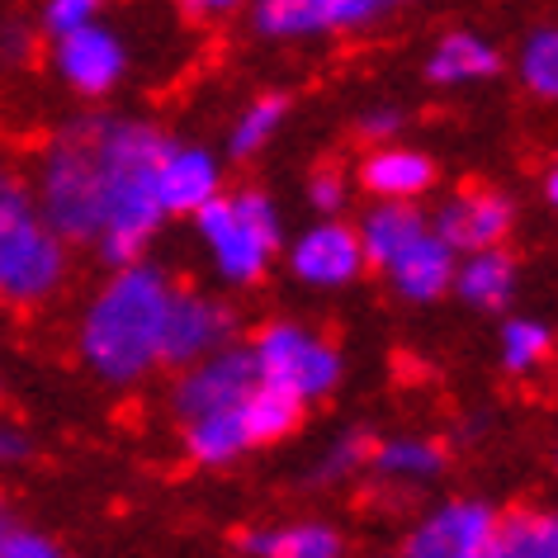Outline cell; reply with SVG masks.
<instances>
[{"mask_svg":"<svg viewBox=\"0 0 558 558\" xmlns=\"http://www.w3.org/2000/svg\"><path fill=\"white\" fill-rule=\"evenodd\" d=\"M171 294L175 279L147 256L109 270L76 327L81 365L109 388L143 384L161 365V323Z\"/></svg>","mask_w":558,"mask_h":558,"instance_id":"1","label":"cell"},{"mask_svg":"<svg viewBox=\"0 0 558 558\" xmlns=\"http://www.w3.org/2000/svg\"><path fill=\"white\" fill-rule=\"evenodd\" d=\"M100 190H105V222L95 236V256L109 270L133 265L147 256V242L161 232V204H157V151L166 143L161 129L147 119L100 114Z\"/></svg>","mask_w":558,"mask_h":558,"instance_id":"2","label":"cell"},{"mask_svg":"<svg viewBox=\"0 0 558 558\" xmlns=\"http://www.w3.org/2000/svg\"><path fill=\"white\" fill-rule=\"evenodd\" d=\"M100 114H81L66 129L48 137V147L38 151L34 171V204L44 222L62 236L66 246L95 242L105 222V190H100Z\"/></svg>","mask_w":558,"mask_h":558,"instance_id":"3","label":"cell"},{"mask_svg":"<svg viewBox=\"0 0 558 558\" xmlns=\"http://www.w3.org/2000/svg\"><path fill=\"white\" fill-rule=\"evenodd\" d=\"M72 256L66 242L44 222L34 185L15 166H0V303L34 308L66 284Z\"/></svg>","mask_w":558,"mask_h":558,"instance_id":"4","label":"cell"},{"mask_svg":"<svg viewBox=\"0 0 558 558\" xmlns=\"http://www.w3.org/2000/svg\"><path fill=\"white\" fill-rule=\"evenodd\" d=\"M194 232L214 256V270L222 284H260L265 270H270L275 251L284 246V218H279V204L265 194L260 185L232 190L208 199L204 208H194Z\"/></svg>","mask_w":558,"mask_h":558,"instance_id":"5","label":"cell"},{"mask_svg":"<svg viewBox=\"0 0 558 558\" xmlns=\"http://www.w3.org/2000/svg\"><path fill=\"white\" fill-rule=\"evenodd\" d=\"M251 360H256L260 384L284 388L303 408L337 393V384L345 374V360L337 345L303 323H265L256 331V341H251Z\"/></svg>","mask_w":558,"mask_h":558,"instance_id":"6","label":"cell"},{"mask_svg":"<svg viewBox=\"0 0 558 558\" xmlns=\"http://www.w3.org/2000/svg\"><path fill=\"white\" fill-rule=\"evenodd\" d=\"M180 379L171 384V412L180 422H194V416L236 408L251 388L260 384L256 360H251V345H222V351L194 360V365L175 369Z\"/></svg>","mask_w":558,"mask_h":558,"instance_id":"7","label":"cell"},{"mask_svg":"<svg viewBox=\"0 0 558 558\" xmlns=\"http://www.w3.org/2000/svg\"><path fill=\"white\" fill-rule=\"evenodd\" d=\"M236 327L242 323H236L232 303H218L199 289H175L161 323V365L185 369L194 360L222 351V345L236 341Z\"/></svg>","mask_w":558,"mask_h":558,"instance_id":"8","label":"cell"},{"mask_svg":"<svg viewBox=\"0 0 558 558\" xmlns=\"http://www.w3.org/2000/svg\"><path fill=\"white\" fill-rule=\"evenodd\" d=\"M497 521L501 511L483 497H454L408 530L402 558H487Z\"/></svg>","mask_w":558,"mask_h":558,"instance_id":"9","label":"cell"},{"mask_svg":"<svg viewBox=\"0 0 558 558\" xmlns=\"http://www.w3.org/2000/svg\"><path fill=\"white\" fill-rule=\"evenodd\" d=\"M52 72L81 100H105L129 76V48H123V38L109 24L95 20L86 29L52 38Z\"/></svg>","mask_w":558,"mask_h":558,"instance_id":"10","label":"cell"},{"mask_svg":"<svg viewBox=\"0 0 558 558\" xmlns=\"http://www.w3.org/2000/svg\"><path fill=\"white\" fill-rule=\"evenodd\" d=\"M384 20L379 0H256L251 5V29L275 44L313 34H351Z\"/></svg>","mask_w":558,"mask_h":558,"instance_id":"11","label":"cell"},{"mask_svg":"<svg viewBox=\"0 0 558 558\" xmlns=\"http://www.w3.org/2000/svg\"><path fill=\"white\" fill-rule=\"evenodd\" d=\"M426 218H430V232L464 256V251H487L507 242L515 228V204L493 185H464Z\"/></svg>","mask_w":558,"mask_h":558,"instance_id":"12","label":"cell"},{"mask_svg":"<svg viewBox=\"0 0 558 558\" xmlns=\"http://www.w3.org/2000/svg\"><path fill=\"white\" fill-rule=\"evenodd\" d=\"M289 270L299 284L308 289H345L369 270L360 236L345 218H317L313 228L299 232V242H289Z\"/></svg>","mask_w":558,"mask_h":558,"instance_id":"13","label":"cell"},{"mask_svg":"<svg viewBox=\"0 0 558 558\" xmlns=\"http://www.w3.org/2000/svg\"><path fill=\"white\" fill-rule=\"evenodd\" d=\"M222 194V166L208 147L199 143H171L166 137L157 151V204L166 218L194 214L208 199Z\"/></svg>","mask_w":558,"mask_h":558,"instance_id":"14","label":"cell"},{"mask_svg":"<svg viewBox=\"0 0 558 558\" xmlns=\"http://www.w3.org/2000/svg\"><path fill=\"white\" fill-rule=\"evenodd\" d=\"M454 265H459V251L450 242H440V236L426 228L393 265H388L384 275H388V284L398 289V299H408V303H436V299L450 294Z\"/></svg>","mask_w":558,"mask_h":558,"instance_id":"15","label":"cell"},{"mask_svg":"<svg viewBox=\"0 0 558 558\" xmlns=\"http://www.w3.org/2000/svg\"><path fill=\"white\" fill-rule=\"evenodd\" d=\"M426 228H430V218L422 214V204H416V199H369L365 218L355 222L365 265H374V270H388V265H393Z\"/></svg>","mask_w":558,"mask_h":558,"instance_id":"16","label":"cell"},{"mask_svg":"<svg viewBox=\"0 0 558 558\" xmlns=\"http://www.w3.org/2000/svg\"><path fill=\"white\" fill-rule=\"evenodd\" d=\"M521 270L507 246H487V251H464L454 265V294L459 303H469L473 313H501L515 299Z\"/></svg>","mask_w":558,"mask_h":558,"instance_id":"17","label":"cell"},{"mask_svg":"<svg viewBox=\"0 0 558 558\" xmlns=\"http://www.w3.org/2000/svg\"><path fill=\"white\" fill-rule=\"evenodd\" d=\"M360 185L369 190V199H422L436 185V161L402 143L369 147V157L360 161Z\"/></svg>","mask_w":558,"mask_h":558,"instance_id":"18","label":"cell"},{"mask_svg":"<svg viewBox=\"0 0 558 558\" xmlns=\"http://www.w3.org/2000/svg\"><path fill=\"white\" fill-rule=\"evenodd\" d=\"M242 554L251 558H345V539L327 521H294V525H265L236 535Z\"/></svg>","mask_w":558,"mask_h":558,"instance_id":"19","label":"cell"},{"mask_svg":"<svg viewBox=\"0 0 558 558\" xmlns=\"http://www.w3.org/2000/svg\"><path fill=\"white\" fill-rule=\"evenodd\" d=\"M497 72H501V52L469 29L445 34L426 58L430 86H478V81H493Z\"/></svg>","mask_w":558,"mask_h":558,"instance_id":"20","label":"cell"},{"mask_svg":"<svg viewBox=\"0 0 558 558\" xmlns=\"http://www.w3.org/2000/svg\"><path fill=\"white\" fill-rule=\"evenodd\" d=\"M180 436H185L190 464H199V469H228L251 450V436L242 426V402L208 412V416H194V422H180Z\"/></svg>","mask_w":558,"mask_h":558,"instance_id":"21","label":"cell"},{"mask_svg":"<svg viewBox=\"0 0 558 558\" xmlns=\"http://www.w3.org/2000/svg\"><path fill=\"white\" fill-rule=\"evenodd\" d=\"M487 558H558V507H521L497 521Z\"/></svg>","mask_w":558,"mask_h":558,"instance_id":"22","label":"cell"},{"mask_svg":"<svg viewBox=\"0 0 558 558\" xmlns=\"http://www.w3.org/2000/svg\"><path fill=\"white\" fill-rule=\"evenodd\" d=\"M450 454H445L440 440H426V436H398V440H374V454H369V469L388 483H430L440 478Z\"/></svg>","mask_w":558,"mask_h":558,"instance_id":"23","label":"cell"},{"mask_svg":"<svg viewBox=\"0 0 558 558\" xmlns=\"http://www.w3.org/2000/svg\"><path fill=\"white\" fill-rule=\"evenodd\" d=\"M303 422V402L289 398L284 388H270V384H256L251 393L242 398V426L251 445H275L284 436H294Z\"/></svg>","mask_w":558,"mask_h":558,"instance_id":"24","label":"cell"},{"mask_svg":"<svg viewBox=\"0 0 558 558\" xmlns=\"http://www.w3.org/2000/svg\"><path fill=\"white\" fill-rule=\"evenodd\" d=\"M284 119H289V95H279V90H265L256 95L242 114L232 119V129H228V151L236 161H251L256 151H265L275 143V133L284 129Z\"/></svg>","mask_w":558,"mask_h":558,"instance_id":"25","label":"cell"},{"mask_svg":"<svg viewBox=\"0 0 558 558\" xmlns=\"http://www.w3.org/2000/svg\"><path fill=\"white\" fill-rule=\"evenodd\" d=\"M515 76L535 100L558 105V24H539L521 38L515 52Z\"/></svg>","mask_w":558,"mask_h":558,"instance_id":"26","label":"cell"},{"mask_svg":"<svg viewBox=\"0 0 558 558\" xmlns=\"http://www.w3.org/2000/svg\"><path fill=\"white\" fill-rule=\"evenodd\" d=\"M549 351H554V331H549V323H539V317H511L497 337V360L515 379L535 374L544 360H549Z\"/></svg>","mask_w":558,"mask_h":558,"instance_id":"27","label":"cell"},{"mask_svg":"<svg viewBox=\"0 0 558 558\" xmlns=\"http://www.w3.org/2000/svg\"><path fill=\"white\" fill-rule=\"evenodd\" d=\"M369 454H374V436L369 430H360V426H351V430H341V436L327 445L308 478L313 483H341V478H351V473L369 469Z\"/></svg>","mask_w":558,"mask_h":558,"instance_id":"28","label":"cell"},{"mask_svg":"<svg viewBox=\"0 0 558 558\" xmlns=\"http://www.w3.org/2000/svg\"><path fill=\"white\" fill-rule=\"evenodd\" d=\"M105 0H44V10H38V29L48 38H62L72 29H86V24L100 20Z\"/></svg>","mask_w":558,"mask_h":558,"instance_id":"29","label":"cell"},{"mask_svg":"<svg viewBox=\"0 0 558 558\" xmlns=\"http://www.w3.org/2000/svg\"><path fill=\"white\" fill-rule=\"evenodd\" d=\"M0 558H72V554H66L52 535H44V530L10 521L0 530Z\"/></svg>","mask_w":558,"mask_h":558,"instance_id":"30","label":"cell"},{"mask_svg":"<svg viewBox=\"0 0 558 558\" xmlns=\"http://www.w3.org/2000/svg\"><path fill=\"white\" fill-rule=\"evenodd\" d=\"M308 204L317 208V218H341V208L351 204V180H345L337 166H323L308 180Z\"/></svg>","mask_w":558,"mask_h":558,"instance_id":"31","label":"cell"},{"mask_svg":"<svg viewBox=\"0 0 558 558\" xmlns=\"http://www.w3.org/2000/svg\"><path fill=\"white\" fill-rule=\"evenodd\" d=\"M355 133H360V143H369V147L398 143V133H402V109H393V105L365 109V114H360V123H355Z\"/></svg>","mask_w":558,"mask_h":558,"instance_id":"32","label":"cell"},{"mask_svg":"<svg viewBox=\"0 0 558 558\" xmlns=\"http://www.w3.org/2000/svg\"><path fill=\"white\" fill-rule=\"evenodd\" d=\"M34 459V436L15 422H0V469H20Z\"/></svg>","mask_w":558,"mask_h":558,"instance_id":"33","label":"cell"},{"mask_svg":"<svg viewBox=\"0 0 558 558\" xmlns=\"http://www.w3.org/2000/svg\"><path fill=\"white\" fill-rule=\"evenodd\" d=\"M34 58V29L20 20H10L5 29H0V62L5 66H24Z\"/></svg>","mask_w":558,"mask_h":558,"instance_id":"34","label":"cell"},{"mask_svg":"<svg viewBox=\"0 0 558 558\" xmlns=\"http://www.w3.org/2000/svg\"><path fill=\"white\" fill-rule=\"evenodd\" d=\"M185 5V15L194 20H222V15H232L236 5H246V0H180Z\"/></svg>","mask_w":558,"mask_h":558,"instance_id":"35","label":"cell"},{"mask_svg":"<svg viewBox=\"0 0 558 558\" xmlns=\"http://www.w3.org/2000/svg\"><path fill=\"white\" fill-rule=\"evenodd\" d=\"M544 199H549L558 208V161L549 166V175H544Z\"/></svg>","mask_w":558,"mask_h":558,"instance_id":"36","label":"cell"},{"mask_svg":"<svg viewBox=\"0 0 558 558\" xmlns=\"http://www.w3.org/2000/svg\"><path fill=\"white\" fill-rule=\"evenodd\" d=\"M10 525V501H5V493H0V530Z\"/></svg>","mask_w":558,"mask_h":558,"instance_id":"37","label":"cell"},{"mask_svg":"<svg viewBox=\"0 0 558 558\" xmlns=\"http://www.w3.org/2000/svg\"><path fill=\"white\" fill-rule=\"evenodd\" d=\"M379 5H384V15H388V10H402V5H412V0H379Z\"/></svg>","mask_w":558,"mask_h":558,"instance_id":"38","label":"cell"},{"mask_svg":"<svg viewBox=\"0 0 558 558\" xmlns=\"http://www.w3.org/2000/svg\"><path fill=\"white\" fill-rule=\"evenodd\" d=\"M398 558H402V554H398Z\"/></svg>","mask_w":558,"mask_h":558,"instance_id":"39","label":"cell"}]
</instances>
